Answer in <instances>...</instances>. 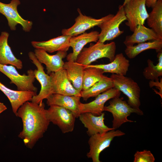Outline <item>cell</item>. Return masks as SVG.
Returning <instances> with one entry per match:
<instances>
[{
  "label": "cell",
  "mask_w": 162,
  "mask_h": 162,
  "mask_svg": "<svg viewBox=\"0 0 162 162\" xmlns=\"http://www.w3.org/2000/svg\"><path fill=\"white\" fill-rule=\"evenodd\" d=\"M15 115L21 119L23 124L18 137L23 140L27 148H32L43 136L50 123L44 103L27 101L19 107Z\"/></svg>",
  "instance_id": "6da1fadb"
},
{
  "label": "cell",
  "mask_w": 162,
  "mask_h": 162,
  "mask_svg": "<svg viewBox=\"0 0 162 162\" xmlns=\"http://www.w3.org/2000/svg\"><path fill=\"white\" fill-rule=\"evenodd\" d=\"M116 45L114 42L104 44L96 42L91 44L88 47H83L77 56L76 62L84 66H87L99 59L106 58L110 62L115 58Z\"/></svg>",
  "instance_id": "7a4b0ae2"
},
{
  "label": "cell",
  "mask_w": 162,
  "mask_h": 162,
  "mask_svg": "<svg viewBox=\"0 0 162 162\" xmlns=\"http://www.w3.org/2000/svg\"><path fill=\"white\" fill-rule=\"evenodd\" d=\"M111 99L109 105L104 106V111L112 114L113 117L112 128L114 130L119 128L125 123L134 122V121L128 119V117L131 113H135L140 116L143 115V112L140 108L131 107L123 100L122 98L116 97Z\"/></svg>",
  "instance_id": "3957f363"
},
{
  "label": "cell",
  "mask_w": 162,
  "mask_h": 162,
  "mask_svg": "<svg viewBox=\"0 0 162 162\" xmlns=\"http://www.w3.org/2000/svg\"><path fill=\"white\" fill-rule=\"evenodd\" d=\"M110 77L113 83L114 87L128 97V104L133 108L139 109L140 88L137 83L131 78L124 75L112 74Z\"/></svg>",
  "instance_id": "277c9868"
},
{
  "label": "cell",
  "mask_w": 162,
  "mask_h": 162,
  "mask_svg": "<svg viewBox=\"0 0 162 162\" xmlns=\"http://www.w3.org/2000/svg\"><path fill=\"white\" fill-rule=\"evenodd\" d=\"M125 134L118 130H112L102 134H97L91 136L88 142L89 151L86 154L93 162H100V154L105 149L109 147L114 138L124 135Z\"/></svg>",
  "instance_id": "5b68a950"
},
{
  "label": "cell",
  "mask_w": 162,
  "mask_h": 162,
  "mask_svg": "<svg viewBox=\"0 0 162 162\" xmlns=\"http://www.w3.org/2000/svg\"><path fill=\"white\" fill-rule=\"evenodd\" d=\"M0 72L9 79L10 84H14L16 86L17 90L37 92L38 88L33 84L35 79L34 70H28L27 75H21L14 66L0 64Z\"/></svg>",
  "instance_id": "8992f818"
},
{
  "label": "cell",
  "mask_w": 162,
  "mask_h": 162,
  "mask_svg": "<svg viewBox=\"0 0 162 162\" xmlns=\"http://www.w3.org/2000/svg\"><path fill=\"white\" fill-rule=\"evenodd\" d=\"M46 113L50 122L57 125L63 133L73 131L77 118L70 110L62 106L53 105L46 110Z\"/></svg>",
  "instance_id": "52a82bcc"
},
{
  "label": "cell",
  "mask_w": 162,
  "mask_h": 162,
  "mask_svg": "<svg viewBox=\"0 0 162 162\" xmlns=\"http://www.w3.org/2000/svg\"><path fill=\"white\" fill-rule=\"evenodd\" d=\"M29 59L36 66L37 69L34 71L36 79L41 85V89L38 94L32 98L31 101L40 104L43 102L44 99H47L50 95L54 94L51 77L44 70V68L36 58L34 52L30 51L28 54Z\"/></svg>",
  "instance_id": "ba28073f"
},
{
  "label": "cell",
  "mask_w": 162,
  "mask_h": 162,
  "mask_svg": "<svg viewBox=\"0 0 162 162\" xmlns=\"http://www.w3.org/2000/svg\"><path fill=\"white\" fill-rule=\"evenodd\" d=\"M126 20L124 7L120 5L115 15L98 26L101 31L98 41L104 43L106 41L112 40L123 34L124 31L120 30L119 26Z\"/></svg>",
  "instance_id": "9c48e42d"
},
{
  "label": "cell",
  "mask_w": 162,
  "mask_h": 162,
  "mask_svg": "<svg viewBox=\"0 0 162 162\" xmlns=\"http://www.w3.org/2000/svg\"><path fill=\"white\" fill-rule=\"evenodd\" d=\"M146 0H130L123 6L127 20L126 25L133 32L139 25H144L148 16Z\"/></svg>",
  "instance_id": "30bf717a"
},
{
  "label": "cell",
  "mask_w": 162,
  "mask_h": 162,
  "mask_svg": "<svg viewBox=\"0 0 162 162\" xmlns=\"http://www.w3.org/2000/svg\"><path fill=\"white\" fill-rule=\"evenodd\" d=\"M20 3V0H11L8 4L0 1V13L6 18L8 26L11 30H16V26L19 24L22 26L23 31L29 32L32 28L33 22L24 19L19 14L17 8Z\"/></svg>",
  "instance_id": "8fae6325"
},
{
  "label": "cell",
  "mask_w": 162,
  "mask_h": 162,
  "mask_svg": "<svg viewBox=\"0 0 162 162\" xmlns=\"http://www.w3.org/2000/svg\"><path fill=\"white\" fill-rule=\"evenodd\" d=\"M77 11L79 15L75 20V23L68 28L63 29L62 31V35L71 36H77L95 26H98L114 15L109 14L100 19H96L82 14L79 8L77 9Z\"/></svg>",
  "instance_id": "7c38bea8"
},
{
  "label": "cell",
  "mask_w": 162,
  "mask_h": 162,
  "mask_svg": "<svg viewBox=\"0 0 162 162\" xmlns=\"http://www.w3.org/2000/svg\"><path fill=\"white\" fill-rule=\"evenodd\" d=\"M121 94L120 91L114 87L99 94L90 102L81 103L79 106L81 113L89 112L96 116L100 115L104 111L106 102L115 97L120 96Z\"/></svg>",
  "instance_id": "4fadbf2b"
},
{
  "label": "cell",
  "mask_w": 162,
  "mask_h": 162,
  "mask_svg": "<svg viewBox=\"0 0 162 162\" xmlns=\"http://www.w3.org/2000/svg\"><path fill=\"white\" fill-rule=\"evenodd\" d=\"M50 75L54 93L81 97L80 92L74 87L68 80L65 69L62 68Z\"/></svg>",
  "instance_id": "5bb4252c"
},
{
  "label": "cell",
  "mask_w": 162,
  "mask_h": 162,
  "mask_svg": "<svg viewBox=\"0 0 162 162\" xmlns=\"http://www.w3.org/2000/svg\"><path fill=\"white\" fill-rule=\"evenodd\" d=\"M34 53L38 60L46 65V73L48 75L63 68L64 62L63 59L67 55L66 52L62 51H58L56 54L50 55L40 49H35Z\"/></svg>",
  "instance_id": "9a60e30c"
},
{
  "label": "cell",
  "mask_w": 162,
  "mask_h": 162,
  "mask_svg": "<svg viewBox=\"0 0 162 162\" xmlns=\"http://www.w3.org/2000/svg\"><path fill=\"white\" fill-rule=\"evenodd\" d=\"M105 114L102 112L99 116L89 112L81 113L79 117L80 121L87 129V134L89 136L97 134H102L112 130L104 124Z\"/></svg>",
  "instance_id": "2e32d148"
},
{
  "label": "cell",
  "mask_w": 162,
  "mask_h": 162,
  "mask_svg": "<svg viewBox=\"0 0 162 162\" xmlns=\"http://www.w3.org/2000/svg\"><path fill=\"white\" fill-rule=\"evenodd\" d=\"M99 33L97 31H93L72 36L69 44L70 46L72 48L73 52L67 55V61L76 62L77 56L85 45L89 43L98 41Z\"/></svg>",
  "instance_id": "e0dca14e"
},
{
  "label": "cell",
  "mask_w": 162,
  "mask_h": 162,
  "mask_svg": "<svg viewBox=\"0 0 162 162\" xmlns=\"http://www.w3.org/2000/svg\"><path fill=\"white\" fill-rule=\"evenodd\" d=\"M133 32L132 34L126 36L123 42L126 47L131 46L136 44L147 41L162 40V37L152 29L147 28L144 25L137 26Z\"/></svg>",
  "instance_id": "ac0fdd59"
},
{
  "label": "cell",
  "mask_w": 162,
  "mask_h": 162,
  "mask_svg": "<svg viewBox=\"0 0 162 162\" xmlns=\"http://www.w3.org/2000/svg\"><path fill=\"white\" fill-rule=\"evenodd\" d=\"M0 90L7 96L9 100L12 111L16 114L19 107L25 102L31 101L33 96L37 92L29 91H22L10 89L0 81Z\"/></svg>",
  "instance_id": "d6986e66"
},
{
  "label": "cell",
  "mask_w": 162,
  "mask_h": 162,
  "mask_svg": "<svg viewBox=\"0 0 162 162\" xmlns=\"http://www.w3.org/2000/svg\"><path fill=\"white\" fill-rule=\"evenodd\" d=\"M80 98L79 96L54 93L46 99V103L48 106L54 105L63 107L73 112L78 118L81 114L79 107Z\"/></svg>",
  "instance_id": "ffe728a7"
},
{
  "label": "cell",
  "mask_w": 162,
  "mask_h": 162,
  "mask_svg": "<svg viewBox=\"0 0 162 162\" xmlns=\"http://www.w3.org/2000/svg\"><path fill=\"white\" fill-rule=\"evenodd\" d=\"M71 37L70 35H62L47 41H33L31 44L35 49H42L49 53L58 51L67 52L70 47L69 40Z\"/></svg>",
  "instance_id": "44dd1931"
},
{
  "label": "cell",
  "mask_w": 162,
  "mask_h": 162,
  "mask_svg": "<svg viewBox=\"0 0 162 162\" xmlns=\"http://www.w3.org/2000/svg\"><path fill=\"white\" fill-rule=\"evenodd\" d=\"M9 33L6 31L1 32L0 35V64L12 65L19 70L23 68L22 61L16 58L8 44Z\"/></svg>",
  "instance_id": "7402d4cb"
},
{
  "label": "cell",
  "mask_w": 162,
  "mask_h": 162,
  "mask_svg": "<svg viewBox=\"0 0 162 162\" xmlns=\"http://www.w3.org/2000/svg\"><path fill=\"white\" fill-rule=\"evenodd\" d=\"M129 62V61L122 53H121L116 55L114 59L109 63L95 65L91 64L87 66L101 69L104 73H110L125 76L130 65Z\"/></svg>",
  "instance_id": "603a6c76"
},
{
  "label": "cell",
  "mask_w": 162,
  "mask_h": 162,
  "mask_svg": "<svg viewBox=\"0 0 162 162\" xmlns=\"http://www.w3.org/2000/svg\"><path fill=\"white\" fill-rule=\"evenodd\" d=\"M63 68L66 70L68 78L73 86L80 92L82 88L85 66L76 62L68 61L64 62Z\"/></svg>",
  "instance_id": "cb8c5ba5"
},
{
  "label": "cell",
  "mask_w": 162,
  "mask_h": 162,
  "mask_svg": "<svg viewBox=\"0 0 162 162\" xmlns=\"http://www.w3.org/2000/svg\"><path fill=\"white\" fill-rule=\"evenodd\" d=\"M114 85L111 78L105 75L99 81L86 90L80 92L81 97L84 101L92 97H96L99 94L114 88Z\"/></svg>",
  "instance_id": "d4e9b609"
},
{
  "label": "cell",
  "mask_w": 162,
  "mask_h": 162,
  "mask_svg": "<svg viewBox=\"0 0 162 162\" xmlns=\"http://www.w3.org/2000/svg\"><path fill=\"white\" fill-rule=\"evenodd\" d=\"M152 8L146 19L148 25L162 37V0H158Z\"/></svg>",
  "instance_id": "484cf974"
},
{
  "label": "cell",
  "mask_w": 162,
  "mask_h": 162,
  "mask_svg": "<svg viewBox=\"0 0 162 162\" xmlns=\"http://www.w3.org/2000/svg\"><path fill=\"white\" fill-rule=\"evenodd\" d=\"M149 49L155 50L158 52H162V40L146 42L131 46L126 47L124 52L128 58L132 59L143 51Z\"/></svg>",
  "instance_id": "4316f807"
},
{
  "label": "cell",
  "mask_w": 162,
  "mask_h": 162,
  "mask_svg": "<svg viewBox=\"0 0 162 162\" xmlns=\"http://www.w3.org/2000/svg\"><path fill=\"white\" fill-rule=\"evenodd\" d=\"M104 73L101 69L85 66L83 78L82 90L88 89L100 80L104 76Z\"/></svg>",
  "instance_id": "83f0119b"
},
{
  "label": "cell",
  "mask_w": 162,
  "mask_h": 162,
  "mask_svg": "<svg viewBox=\"0 0 162 162\" xmlns=\"http://www.w3.org/2000/svg\"><path fill=\"white\" fill-rule=\"evenodd\" d=\"M157 57L158 62L155 65L154 62L150 59L147 60V66L144 69L143 74L145 78L151 81L158 80L162 76V52H158Z\"/></svg>",
  "instance_id": "f1b7e54d"
},
{
  "label": "cell",
  "mask_w": 162,
  "mask_h": 162,
  "mask_svg": "<svg viewBox=\"0 0 162 162\" xmlns=\"http://www.w3.org/2000/svg\"><path fill=\"white\" fill-rule=\"evenodd\" d=\"M134 162H154L155 158L149 150L137 151L134 156Z\"/></svg>",
  "instance_id": "f546056e"
},
{
  "label": "cell",
  "mask_w": 162,
  "mask_h": 162,
  "mask_svg": "<svg viewBox=\"0 0 162 162\" xmlns=\"http://www.w3.org/2000/svg\"><path fill=\"white\" fill-rule=\"evenodd\" d=\"M158 0H146V6L148 8H152Z\"/></svg>",
  "instance_id": "4dcf8cb0"
},
{
  "label": "cell",
  "mask_w": 162,
  "mask_h": 162,
  "mask_svg": "<svg viewBox=\"0 0 162 162\" xmlns=\"http://www.w3.org/2000/svg\"><path fill=\"white\" fill-rule=\"evenodd\" d=\"M7 109L6 106L3 103L0 102V114Z\"/></svg>",
  "instance_id": "1f68e13d"
},
{
  "label": "cell",
  "mask_w": 162,
  "mask_h": 162,
  "mask_svg": "<svg viewBox=\"0 0 162 162\" xmlns=\"http://www.w3.org/2000/svg\"><path fill=\"white\" fill-rule=\"evenodd\" d=\"M130 0H124L123 4L122 5V6L124 5L127 3L129 2Z\"/></svg>",
  "instance_id": "d6a6232c"
}]
</instances>
